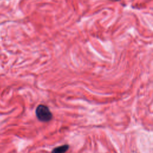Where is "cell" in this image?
Masks as SVG:
<instances>
[{
    "instance_id": "cell-1",
    "label": "cell",
    "mask_w": 153,
    "mask_h": 153,
    "mask_svg": "<svg viewBox=\"0 0 153 153\" xmlns=\"http://www.w3.org/2000/svg\"><path fill=\"white\" fill-rule=\"evenodd\" d=\"M37 118L42 122L50 121L53 118V114L49 108L44 105H39L35 110Z\"/></svg>"
},
{
    "instance_id": "cell-2",
    "label": "cell",
    "mask_w": 153,
    "mask_h": 153,
    "mask_svg": "<svg viewBox=\"0 0 153 153\" xmlns=\"http://www.w3.org/2000/svg\"><path fill=\"white\" fill-rule=\"evenodd\" d=\"M69 145H63L62 146H59L57 147L54 148L51 153H66V151L69 149Z\"/></svg>"
}]
</instances>
